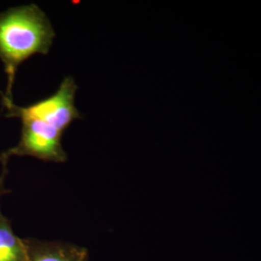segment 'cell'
Listing matches in <instances>:
<instances>
[{"instance_id": "obj_1", "label": "cell", "mask_w": 261, "mask_h": 261, "mask_svg": "<svg viewBox=\"0 0 261 261\" xmlns=\"http://www.w3.org/2000/svg\"><path fill=\"white\" fill-rule=\"evenodd\" d=\"M56 31L45 12L36 4L13 7L0 13V61L7 75L2 97L13 100V87L19 65L35 55L46 56Z\"/></svg>"}, {"instance_id": "obj_2", "label": "cell", "mask_w": 261, "mask_h": 261, "mask_svg": "<svg viewBox=\"0 0 261 261\" xmlns=\"http://www.w3.org/2000/svg\"><path fill=\"white\" fill-rule=\"evenodd\" d=\"M76 91L77 85L74 77L68 75L62 81L56 93L37 103L19 107L14 101L2 97V106L6 111V117L44 122L64 133L73 122L83 118L75 108Z\"/></svg>"}, {"instance_id": "obj_3", "label": "cell", "mask_w": 261, "mask_h": 261, "mask_svg": "<svg viewBox=\"0 0 261 261\" xmlns=\"http://www.w3.org/2000/svg\"><path fill=\"white\" fill-rule=\"evenodd\" d=\"M21 134L19 143L0 154L10 160L13 156H30L44 162L64 163L67 154L62 146L63 133L55 127L37 120H20Z\"/></svg>"}, {"instance_id": "obj_4", "label": "cell", "mask_w": 261, "mask_h": 261, "mask_svg": "<svg viewBox=\"0 0 261 261\" xmlns=\"http://www.w3.org/2000/svg\"><path fill=\"white\" fill-rule=\"evenodd\" d=\"M27 261H88L87 250L69 243L23 239Z\"/></svg>"}, {"instance_id": "obj_5", "label": "cell", "mask_w": 261, "mask_h": 261, "mask_svg": "<svg viewBox=\"0 0 261 261\" xmlns=\"http://www.w3.org/2000/svg\"><path fill=\"white\" fill-rule=\"evenodd\" d=\"M9 160L0 158L2 166L0 172V201L9 191L5 188V180L9 173ZM0 261H27V252L23 239L14 233L9 220L1 211L0 205Z\"/></svg>"}]
</instances>
